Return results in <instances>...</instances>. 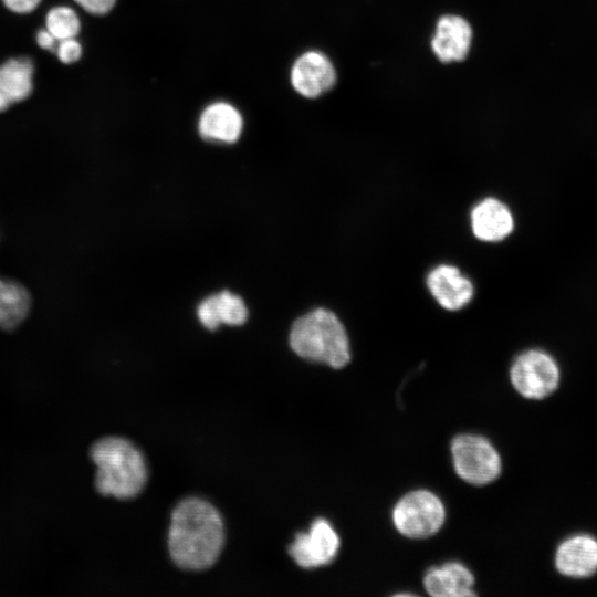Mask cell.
Returning a JSON list of instances; mask_svg holds the SVG:
<instances>
[{
    "label": "cell",
    "mask_w": 597,
    "mask_h": 597,
    "mask_svg": "<svg viewBox=\"0 0 597 597\" xmlns=\"http://www.w3.org/2000/svg\"><path fill=\"white\" fill-rule=\"evenodd\" d=\"M392 521L405 536L425 538L442 526L444 507L433 493L426 490L412 491L396 504Z\"/></svg>",
    "instance_id": "4"
},
{
    "label": "cell",
    "mask_w": 597,
    "mask_h": 597,
    "mask_svg": "<svg viewBox=\"0 0 597 597\" xmlns=\"http://www.w3.org/2000/svg\"><path fill=\"white\" fill-rule=\"evenodd\" d=\"M30 308L28 290L17 281L0 277V327L14 329L27 318Z\"/></svg>",
    "instance_id": "17"
},
{
    "label": "cell",
    "mask_w": 597,
    "mask_h": 597,
    "mask_svg": "<svg viewBox=\"0 0 597 597\" xmlns=\"http://www.w3.org/2000/svg\"><path fill=\"white\" fill-rule=\"evenodd\" d=\"M33 72V63L28 57L11 59L0 65V112L31 94Z\"/></svg>",
    "instance_id": "15"
},
{
    "label": "cell",
    "mask_w": 597,
    "mask_h": 597,
    "mask_svg": "<svg viewBox=\"0 0 597 597\" xmlns=\"http://www.w3.org/2000/svg\"><path fill=\"white\" fill-rule=\"evenodd\" d=\"M200 323L208 329L220 324L241 325L247 321L248 310L243 300L228 291L209 296L197 310Z\"/></svg>",
    "instance_id": "16"
},
{
    "label": "cell",
    "mask_w": 597,
    "mask_h": 597,
    "mask_svg": "<svg viewBox=\"0 0 597 597\" xmlns=\"http://www.w3.org/2000/svg\"><path fill=\"white\" fill-rule=\"evenodd\" d=\"M224 543L219 512L209 502L189 498L172 511L168 546L172 561L188 570H202L218 559Z\"/></svg>",
    "instance_id": "1"
},
{
    "label": "cell",
    "mask_w": 597,
    "mask_h": 597,
    "mask_svg": "<svg viewBox=\"0 0 597 597\" xmlns=\"http://www.w3.org/2000/svg\"><path fill=\"white\" fill-rule=\"evenodd\" d=\"M555 564L565 576H591L597 572V542L584 535L568 538L558 547Z\"/></svg>",
    "instance_id": "12"
},
{
    "label": "cell",
    "mask_w": 597,
    "mask_h": 597,
    "mask_svg": "<svg viewBox=\"0 0 597 597\" xmlns=\"http://www.w3.org/2000/svg\"><path fill=\"white\" fill-rule=\"evenodd\" d=\"M474 577L462 564L451 562L430 568L423 579L429 595L433 597H471Z\"/></svg>",
    "instance_id": "14"
},
{
    "label": "cell",
    "mask_w": 597,
    "mask_h": 597,
    "mask_svg": "<svg viewBox=\"0 0 597 597\" xmlns=\"http://www.w3.org/2000/svg\"><path fill=\"white\" fill-rule=\"evenodd\" d=\"M471 28L458 15H444L438 23L431 45L437 57L444 62L463 60L471 44Z\"/></svg>",
    "instance_id": "11"
},
{
    "label": "cell",
    "mask_w": 597,
    "mask_h": 597,
    "mask_svg": "<svg viewBox=\"0 0 597 597\" xmlns=\"http://www.w3.org/2000/svg\"><path fill=\"white\" fill-rule=\"evenodd\" d=\"M454 469L464 481L481 485L495 480L501 472V459L493 446L474 434H460L452 441Z\"/></svg>",
    "instance_id": "5"
},
{
    "label": "cell",
    "mask_w": 597,
    "mask_h": 597,
    "mask_svg": "<svg viewBox=\"0 0 597 597\" xmlns=\"http://www.w3.org/2000/svg\"><path fill=\"white\" fill-rule=\"evenodd\" d=\"M290 345L301 357L342 368L350 360L344 325L326 308H316L297 318L290 333Z\"/></svg>",
    "instance_id": "3"
},
{
    "label": "cell",
    "mask_w": 597,
    "mask_h": 597,
    "mask_svg": "<svg viewBox=\"0 0 597 597\" xmlns=\"http://www.w3.org/2000/svg\"><path fill=\"white\" fill-rule=\"evenodd\" d=\"M427 286L436 301L450 311L465 306L473 296V285L458 268L441 264L427 276Z\"/></svg>",
    "instance_id": "9"
},
{
    "label": "cell",
    "mask_w": 597,
    "mask_h": 597,
    "mask_svg": "<svg viewBox=\"0 0 597 597\" xmlns=\"http://www.w3.org/2000/svg\"><path fill=\"white\" fill-rule=\"evenodd\" d=\"M336 81L331 61L322 53L308 51L293 64L291 83L294 90L307 98H315L328 91Z\"/></svg>",
    "instance_id": "8"
},
{
    "label": "cell",
    "mask_w": 597,
    "mask_h": 597,
    "mask_svg": "<svg viewBox=\"0 0 597 597\" xmlns=\"http://www.w3.org/2000/svg\"><path fill=\"white\" fill-rule=\"evenodd\" d=\"M55 53L61 62L70 64L81 57L82 46L75 38L60 40Z\"/></svg>",
    "instance_id": "19"
},
{
    "label": "cell",
    "mask_w": 597,
    "mask_h": 597,
    "mask_svg": "<svg viewBox=\"0 0 597 597\" xmlns=\"http://www.w3.org/2000/svg\"><path fill=\"white\" fill-rule=\"evenodd\" d=\"M471 226L478 239L496 242L503 240L513 231L514 220L512 212L502 201L486 198L473 208Z\"/></svg>",
    "instance_id": "10"
},
{
    "label": "cell",
    "mask_w": 597,
    "mask_h": 597,
    "mask_svg": "<svg viewBox=\"0 0 597 597\" xmlns=\"http://www.w3.org/2000/svg\"><path fill=\"white\" fill-rule=\"evenodd\" d=\"M4 6L17 13H28L33 11L41 0H2Z\"/></svg>",
    "instance_id": "21"
},
{
    "label": "cell",
    "mask_w": 597,
    "mask_h": 597,
    "mask_svg": "<svg viewBox=\"0 0 597 597\" xmlns=\"http://www.w3.org/2000/svg\"><path fill=\"white\" fill-rule=\"evenodd\" d=\"M339 547V538L325 519H316L308 532L296 534L289 553L303 568H315L334 561Z\"/></svg>",
    "instance_id": "7"
},
{
    "label": "cell",
    "mask_w": 597,
    "mask_h": 597,
    "mask_svg": "<svg viewBox=\"0 0 597 597\" xmlns=\"http://www.w3.org/2000/svg\"><path fill=\"white\" fill-rule=\"evenodd\" d=\"M46 30L56 39L75 38L81 28L76 12L69 7H55L46 15Z\"/></svg>",
    "instance_id": "18"
},
{
    "label": "cell",
    "mask_w": 597,
    "mask_h": 597,
    "mask_svg": "<svg viewBox=\"0 0 597 597\" xmlns=\"http://www.w3.org/2000/svg\"><path fill=\"white\" fill-rule=\"evenodd\" d=\"M97 468L96 490L103 495L132 499L147 481V467L142 452L128 440L106 437L97 440L90 450Z\"/></svg>",
    "instance_id": "2"
},
{
    "label": "cell",
    "mask_w": 597,
    "mask_h": 597,
    "mask_svg": "<svg viewBox=\"0 0 597 597\" xmlns=\"http://www.w3.org/2000/svg\"><path fill=\"white\" fill-rule=\"evenodd\" d=\"M36 42L38 44L44 49L49 50L51 52L55 53L59 40H56L46 29L40 30L36 34Z\"/></svg>",
    "instance_id": "22"
},
{
    "label": "cell",
    "mask_w": 597,
    "mask_h": 597,
    "mask_svg": "<svg viewBox=\"0 0 597 597\" xmlns=\"http://www.w3.org/2000/svg\"><path fill=\"white\" fill-rule=\"evenodd\" d=\"M242 126L243 121L239 111L226 102H216L207 106L198 123L201 137L228 144L239 139Z\"/></svg>",
    "instance_id": "13"
},
{
    "label": "cell",
    "mask_w": 597,
    "mask_h": 597,
    "mask_svg": "<svg viewBox=\"0 0 597 597\" xmlns=\"http://www.w3.org/2000/svg\"><path fill=\"white\" fill-rule=\"evenodd\" d=\"M85 11L93 14H105L112 10L116 0H74Z\"/></svg>",
    "instance_id": "20"
},
{
    "label": "cell",
    "mask_w": 597,
    "mask_h": 597,
    "mask_svg": "<svg viewBox=\"0 0 597 597\" xmlns=\"http://www.w3.org/2000/svg\"><path fill=\"white\" fill-rule=\"evenodd\" d=\"M510 377L513 387L523 397L542 399L557 388L559 369L547 353L530 349L514 360Z\"/></svg>",
    "instance_id": "6"
}]
</instances>
